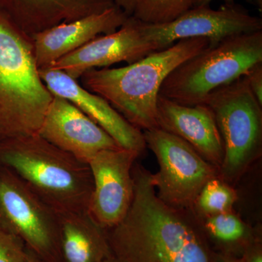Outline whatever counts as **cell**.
<instances>
[{"instance_id":"15","label":"cell","mask_w":262,"mask_h":262,"mask_svg":"<svg viewBox=\"0 0 262 262\" xmlns=\"http://www.w3.org/2000/svg\"><path fill=\"white\" fill-rule=\"evenodd\" d=\"M158 127L188 143L202 158L218 168L222 163V136L210 108L186 106L163 96L158 99Z\"/></svg>"},{"instance_id":"17","label":"cell","mask_w":262,"mask_h":262,"mask_svg":"<svg viewBox=\"0 0 262 262\" xmlns=\"http://www.w3.org/2000/svg\"><path fill=\"white\" fill-rule=\"evenodd\" d=\"M62 262H101L113 256L107 233L89 211L59 214Z\"/></svg>"},{"instance_id":"7","label":"cell","mask_w":262,"mask_h":262,"mask_svg":"<svg viewBox=\"0 0 262 262\" xmlns=\"http://www.w3.org/2000/svg\"><path fill=\"white\" fill-rule=\"evenodd\" d=\"M0 226L40 262H62L59 215L14 173L0 166Z\"/></svg>"},{"instance_id":"5","label":"cell","mask_w":262,"mask_h":262,"mask_svg":"<svg viewBox=\"0 0 262 262\" xmlns=\"http://www.w3.org/2000/svg\"><path fill=\"white\" fill-rule=\"evenodd\" d=\"M262 62V31L229 36L183 62L163 81L160 96L186 105L201 104L213 90Z\"/></svg>"},{"instance_id":"4","label":"cell","mask_w":262,"mask_h":262,"mask_svg":"<svg viewBox=\"0 0 262 262\" xmlns=\"http://www.w3.org/2000/svg\"><path fill=\"white\" fill-rule=\"evenodd\" d=\"M53 98L32 37L0 11V140L38 134Z\"/></svg>"},{"instance_id":"8","label":"cell","mask_w":262,"mask_h":262,"mask_svg":"<svg viewBox=\"0 0 262 262\" xmlns=\"http://www.w3.org/2000/svg\"><path fill=\"white\" fill-rule=\"evenodd\" d=\"M143 135L159 165L158 173L151 174L157 195L174 209L191 208L206 183L216 177V167L185 141L160 127Z\"/></svg>"},{"instance_id":"22","label":"cell","mask_w":262,"mask_h":262,"mask_svg":"<svg viewBox=\"0 0 262 262\" xmlns=\"http://www.w3.org/2000/svg\"><path fill=\"white\" fill-rule=\"evenodd\" d=\"M244 77L253 95L262 105V62L256 63L248 69Z\"/></svg>"},{"instance_id":"25","label":"cell","mask_w":262,"mask_h":262,"mask_svg":"<svg viewBox=\"0 0 262 262\" xmlns=\"http://www.w3.org/2000/svg\"><path fill=\"white\" fill-rule=\"evenodd\" d=\"M28 250V249H27ZM27 262H40L37 259V257L34 256L32 252L28 250V256H27Z\"/></svg>"},{"instance_id":"12","label":"cell","mask_w":262,"mask_h":262,"mask_svg":"<svg viewBox=\"0 0 262 262\" xmlns=\"http://www.w3.org/2000/svg\"><path fill=\"white\" fill-rule=\"evenodd\" d=\"M38 135L88 164L103 150L122 148L73 103L56 95H53Z\"/></svg>"},{"instance_id":"11","label":"cell","mask_w":262,"mask_h":262,"mask_svg":"<svg viewBox=\"0 0 262 262\" xmlns=\"http://www.w3.org/2000/svg\"><path fill=\"white\" fill-rule=\"evenodd\" d=\"M155 52L158 51L144 35L141 20L131 15L116 32L94 38L48 68L62 71L77 80L92 69L120 62L131 64Z\"/></svg>"},{"instance_id":"18","label":"cell","mask_w":262,"mask_h":262,"mask_svg":"<svg viewBox=\"0 0 262 262\" xmlns=\"http://www.w3.org/2000/svg\"><path fill=\"white\" fill-rule=\"evenodd\" d=\"M194 0H142L132 16L148 24H165L194 7Z\"/></svg>"},{"instance_id":"2","label":"cell","mask_w":262,"mask_h":262,"mask_svg":"<svg viewBox=\"0 0 262 262\" xmlns=\"http://www.w3.org/2000/svg\"><path fill=\"white\" fill-rule=\"evenodd\" d=\"M210 45L208 38L182 39L126 67L87 71L81 76V85L104 98L136 128H158V99L163 81Z\"/></svg>"},{"instance_id":"21","label":"cell","mask_w":262,"mask_h":262,"mask_svg":"<svg viewBox=\"0 0 262 262\" xmlns=\"http://www.w3.org/2000/svg\"><path fill=\"white\" fill-rule=\"evenodd\" d=\"M27 256L24 243L0 226V262H27Z\"/></svg>"},{"instance_id":"26","label":"cell","mask_w":262,"mask_h":262,"mask_svg":"<svg viewBox=\"0 0 262 262\" xmlns=\"http://www.w3.org/2000/svg\"><path fill=\"white\" fill-rule=\"evenodd\" d=\"M249 262H262V257L261 253H257L253 256L250 259Z\"/></svg>"},{"instance_id":"28","label":"cell","mask_w":262,"mask_h":262,"mask_svg":"<svg viewBox=\"0 0 262 262\" xmlns=\"http://www.w3.org/2000/svg\"><path fill=\"white\" fill-rule=\"evenodd\" d=\"M224 262H225V261H224ZM225 262H232V261H225Z\"/></svg>"},{"instance_id":"19","label":"cell","mask_w":262,"mask_h":262,"mask_svg":"<svg viewBox=\"0 0 262 262\" xmlns=\"http://www.w3.org/2000/svg\"><path fill=\"white\" fill-rule=\"evenodd\" d=\"M235 200L233 189L215 177L203 187L195 203L202 212L212 215L229 211Z\"/></svg>"},{"instance_id":"9","label":"cell","mask_w":262,"mask_h":262,"mask_svg":"<svg viewBox=\"0 0 262 262\" xmlns=\"http://www.w3.org/2000/svg\"><path fill=\"white\" fill-rule=\"evenodd\" d=\"M141 27L147 39L160 51L182 39L208 38L213 46L229 36L262 31V20L230 2L217 10L209 5L193 7L168 23L141 21Z\"/></svg>"},{"instance_id":"1","label":"cell","mask_w":262,"mask_h":262,"mask_svg":"<svg viewBox=\"0 0 262 262\" xmlns=\"http://www.w3.org/2000/svg\"><path fill=\"white\" fill-rule=\"evenodd\" d=\"M132 175L130 208L106 230L113 256L121 262H211L195 229L157 195L151 173L135 165Z\"/></svg>"},{"instance_id":"10","label":"cell","mask_w":262,"mask_h":262,"mask_svg":"<svg viewBox=\"0 0 262 262\" xmlns=\"http://www.w3.org/2000/svg\"><path fill=\"white\" fill-rule=\"evenodd\" d=\"M139 155L124 148L103 150L89 162L93 192L89 213L108 230L126 215L134 196L132 170Z\"/></svg>"},{"instance_id":"6","label":"cell","mask_w":262,"mask_h":262,"mask_svg":"<svg viewBox=\"0 0 262 262\" xmlns=\"http://www.w3.org/2000/svg\"><path fill=\"white\" fill-rule=\"evenodd\" d=\"M201 104L213 113L222 136V174L235 178L261 149L262 105L244 76L212 91Z\"/></svg>"},{"instance_id":"20","label":"cell","mask_w":262,"mask_h":262,"mask_svg":"<svg viewBox=\"0 0 262 262\" xmlns=\"http://www.w3.org/2000/svg\"><path fill=\"white\" fill-rule=\"evenodd\" d=\"M206 228L222 242H235L244 237L246 227L239 218L230 212L212 215L206 222Z\"/></svg>"},{"instance_id":"13","label":"cell","mask_w":262,"mask_h":262,"mask_svg":"<svg viewBox=\"0 0 262 262\" xmlns=\"http://www.w3.org/2000/svg\"><path fill=\"white\" fill-rule=\"evenodd\" d=\"M39 73L53 95L73 103L122 148L139 156L144 151L146 146L142 131L131 125L104 98L90 92L62 71L44 68L39 70Z\"/></svg>"},{"instance_id":"23","label":"cell","mask_w":262,"mask_h":262,"mask_svg":"<svg viewBox=\"0 0 262 262\" xmlns=\"http://www.w3.org/2000/svg\"><path fill=\"white\" fill-rule=\"evenodd\" d=\"M142 0H115V4L120 8L127 15L131 16L134 14L136 7Z\"/></svg>"},{"instance_id":"27","label":"cell","mask_w":262,"mask_h":262,"mask_svg":"<svg viewBox=\"0 0 262 262\" xmlns=\"http://www.w3.org/2000/svg\"><path fill=\"white\" fill-rule=\"evenodd\" d=\"M101 262H121L120 261V260L117 259V258H115V256H110V257H108V258H106V259L103 260V261Z\"/></svg>"},{"instance_id":"3","label":"cell","mask_w":262,"mask_h":262,"mask_svg":"<svg viewBox=\"0 0 262 262\" xmlns=\"http://www.w3.org/2000/svg\"><path fill=\"white\" fill-rule=\"evenodd\" d=\"M0 166L14 173L59 214L89 211V165L38 134L0 140Z\"/></svg>"},{"instance_id":"24","label":"cell","mask_w":262,"mask_h":262,"mask_svg":"<svg viewBox=\"0 0 262 262\" xmlns=\"http://www.w3.org/2000/svg\"><path fill=\"white\" fill-rule=\"evenodd\" d=\"M214 0H194V7L208 6ZM225 1L226 3H230V2H233V0H225ZM246 1L253 3V4L257 5V6L261 8L262 0H246Z\"/></svg>"},{"instance_id":"14","label":"cell","mask_w":262,"mask_h":262,"mask_svg":"<svg viewBox=\"0 0 262 262\" xmlns=\"http://www.w3.org/2000/svg\"><path fill=\"white\" fill-rule=\"evenodd\" d=\"M128 17L115 5L103 13L63 22L34 34L32 37L38 69L51 67L98 36L116 32Z\"/></svg>"},{"instance_id":"16","label":"cell","mask_w":262,"mask_h":262,"mask_svg":"<svg viewBox=\"0 0 262 262\" xmlns=\"http://www.w3.org/2000/svg\"><path fill=\"white\" fill-rule=\"evenodd\" d=\"M115 6V0H0V11L31 37Z\"/></svg>"}]
</instances>
